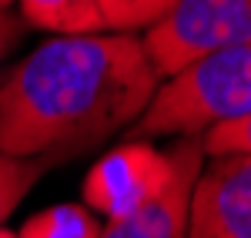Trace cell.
I'll list each match as a JSON object with an SVG mask.
<instances>
[{"label":"cell","instance_id":"obj_1","mask_svg":"<svg viewBox=\"0 0 251 238\" xmlns=\"http://www.w3.org/2000/svg\"><path fill=\"white\" fill-rule=\"evenodd\" d=\"M157 78L141 37H50L0 80V155L71 158L134 124Z\"/></svg>","mask_w":251,"mask_h":238},{"label":"cell","instance_id":"obj_2","mask_svg":"<svg viewBox=\"0 0 251 238\" xmlns=\"http://www.w3.org/2000/svg\"><path fill=\"white\" fill-rule=\"evenodd\" d=\"M251 114V44L188 64L157 84L151 104L131 124V138L198 134Z\"/></svg>","mask_w":251,"mask_h":238},{"label":"cell","instance_id":"obj_3","mask_svg":"<svg viewBox=\"0 0 251 238\" xmlns=\"http://www.w3.org/2000/svg\"><path fill=\"white\" fill-rule=\"evenodd\" d=\"M141 44L164 80L208 54L251 44V0H177Z\"/></svg>","mask_w":251,"mask_h":238},{"label":"cell","instance_id":"obj_4","mask_svg":"<svg viewBox=\"0 0 251 238\" xmlns=\"http://www.w3.org/2000/svg\"><path fill=\"white\" fill-rule=\"evenodd\" d=\"M171 178V151H161L148 141H127L107 151L84 178V205L117 221L154 198Z\"/></svg>","mask_w":251,"mask_h":238},{"label":"cell","instance_id":"obj_5","mask_svg":"<svg viewBox=\"0 0 251 238\" xmlns=\"http://www.w3.org/2000/svg\"><path fill=\"white\" fill-rule=\"evenodd\" d=\"M184 238H251V155H218L201 164Z\"/></svg>","mask_w":251,"mask_h":238},{"label":"cell","instance_id":"obj_6","mask_svg":"<svg viewBox=\"0 0 251 238\" xmlns=\"http://www.w3.org/2000/svg\"><path fill=\"white\" fill-rule=\"evenodd\" d=\"M201 161H204L201 141H177L171 148V178L164 181V188L131 215L107 221L100 228V238H184Z\"/></svg>","mask_w":251,"mask_h":238},{"label":"cell","instance_id":"obj_7","mask_svg":"<svg viewBox=\"0 0 251 238\" xmlns=\"http://www.w3.org/2000/svg\"><path fill=\"white\" fill-rule=\"evenodd\" d=\"M27 24L50 30L57 37H84L104 34V20L97 0H17Z\"/></svg>","mask_w":251,"mask_h":238},{"label":"cell","instance_id":"obj_8","mask_svg":"<svg viewBox=\"0 0 251 238\" xmlns=\"http://www.w3.org/2000/svg\"><path fill=\"white\" fill-rule=\"evenodd\" d=\"M100 228L87 205H50L24 221L17 238H100Z\"/></svg>","mask_w":251,"mask_h":238},{"label":"cell","instance_id":"obj_9","mask_svg":"<svg viewBox=\"0 0 251 238\" xmlns=\"http://www.w3.org/2000/svg\"><path fill=\"white\" fill-rule=\"evenodd\" d=\"M177 0H97V10L107 34H134L151 30L157 20H164L174 10Z\"/></svg>","mask_w":251,"mask_h":238},{"label":"cell","instance_id":"obj_10","mask_svg":"<svg viewBox=\"0 0 251 238\" xmlns=\"http://www.w3.org/2000/svg\"><path fill=\"white\" fill-rule=\"evenodd\" d=\"M50 161L44 158H10L0 155V228L10 218V212L17 208L24 195L40 181V175L47 171Z\"/></svg>","mask_w":251,"mask_h":238},{"label":"cell","instance_id":"obj_11","mask_svg":"<svg viewBox=\"0 0 251 238\" xmlns=\"http://www.w3.org/2000/svg\"><path fill=\"white\" fill-rule=\"evenodd\" d=\"M201 151L211 155V158H218V155H251V114L204 131Z\"/></svg>","mask_w":251,"mask_h":238},{"label":"cell","instance_id":"obj_12","mask_svg":"<svg viewBox=\"0 0 251 238\" xmlns=\"http://www.w3.org/2000/svg\"><path fill=\"white\" fill-rule=\"evenodd\" d=\"M20 30H24V20H17L10 10H0V60L10 54V47L20 40Z\"/></svg>","mask_w":251,"mask_h":238},{"label":"cell","instance_id":"obj_13","mask_svg":"<svg viewBox=\"0 0 251 238\" xmlns=\"http://www.w3.org/2000/svg\"><path fill=\"white\" fill-rule=\"evenodd\" d=\"M0 238H17V232H10V228H0Z\"/></svg>","mask_w":251,"mask_h":238},{"label":"cell","instance_id":"obj_14","mask_svg":"<svg viewBox=\"0 0 251 238\" xmlns=\"http://www.w3.org/2000/svg\"><path fill=\"white\" fill-rule=\"evenodd\" d=\"M10 3H14V0H0V10H10Z\"/></svg>","mask_w":251,"mask_h":238},{"label":"cell","instance_id":"obj_15","mask_svg":"<svg viewBox=\"0 0 251 238\" xmlns=\"http://www.w3.org/2000/svg\"><path fill=\"white\" fill-rule=\"evenodd\" d=\"M0 80H3V78H0Z\"/></svg>","mask_w":251,"mask_h":238}]
</instances>
